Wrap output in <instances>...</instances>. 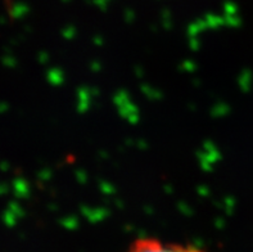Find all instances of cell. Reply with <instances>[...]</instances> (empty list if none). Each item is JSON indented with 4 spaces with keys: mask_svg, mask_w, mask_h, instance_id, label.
<instances>
[{
    "mask_svg": "<svg viewBox=\"0 0 253 252\" xmlns=\"http://www.w3.org/2000/svg\"><path fill=\"white\" fill-rule=\"evenodd\" d=\"M126 252H206L196 246L164 242L157 238H139L131 243Z\"/></svg>",
    "mask_w": 253,
    "mask_h": 252,
    "instance_id": "cell-1",
    "label": "cell"
}]
</instances>
